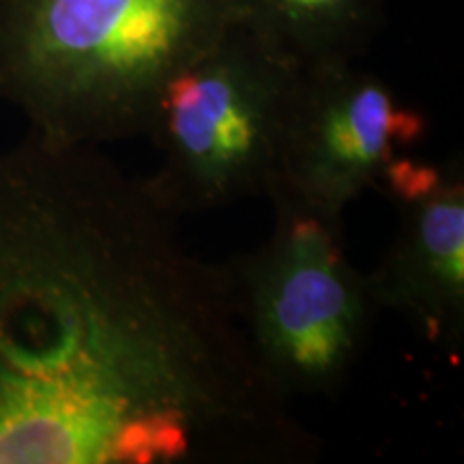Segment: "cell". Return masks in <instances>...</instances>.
<instances>
[{"label":"cell","instance_id":"cell-5","mask_svg":"<svg viewBox=\"0 0 464 464\" xmlns=\"http://www.w3.org/2000/svg\"><path fill=\"white\" fill-rule=\"evenodd\" d=\"M428 119L379 73L340 63L301 69L276 185L340 218L387 166L420 147Z\"/></svg>","mask_w":464,"mask_h":464},{"label":"cell","instance_id":"cell-2","mask_svg":"<svg viewBox=\"0 0 464 464\" xmlns=\"http://www.w3.org/2000/svg\"><path fill=\"white\" fill-rule=\"evenodd\" d=\"M228 26V0H0V100L56 142L147 136L161 91Z\"/></svg>","mask_w":464,"mask_h":464},{"label":"cell","instance_id":"cell-3","mask_svg":"<svg viewBox=\"0 0 464 464\" xmlns=\"http://www.w3.org/2000/svg\"><path fill=\"white\" fill-rule=\"evenodd\" d=\"M274 230L226 269L249 348L271 385L334 398L351 381L379 314L370 277L346 258L342 219L271 188Z\"/></svg>","mask_w":464,"mask_h":464},{"label":"cell","instance_id":"cell-6","mask_svg":"<svg viewBox=\"0 0 464 464\" xmlns=\"http://www.w3.org/2000/svg\"><path fill=\"white\" fill-rule=\"evenodd\" d=\"M382 191L398 230L370 288L379 310L398 312L428 344L456 353L464 344V166L411 153L387 166Z\"/></svg>","mask_w":464,"mask_h":464},{"label":"cell","instance_id":"cell-7","mask_svg":"<svg viewBox=\"0 0 464 464\" xmlns=\"http://www.w3.org/2000/svg\"><path fill=\"white\" fill-rule=\"evenodd\" d=\"M390 0H228L230 24L314 69L357 63L385 26Z\"/></svg>","mask_w":464,"mask_h":464},{"label":"cell","instance_id":"cell-1","mask_svg":"<svg viewBox=\"0 0 464 464\" xmlns=\"http://www.w3.org/2000/svg\"><path fill=\"white\" fill-rule=\"evenodd\" d=\"M226 265L92 144L0 150V464H299Z\"/></svg>","mask_w":464,"mask_h":464},{"label":"cell","instance_id":"cell-4","mask_svg":"<svg viewBox=\"0 0 464 464\" xmlns=\"http://www.w3.org/2000/svg\"><path fill=\"white\" fill-rule=\"evenodd\" d=\"M301 69L230 24L161 91L147 179L174 216L266 196L280 174Z\"/></svg>","mask_w":464,"mask_h":464}]
</instances>
